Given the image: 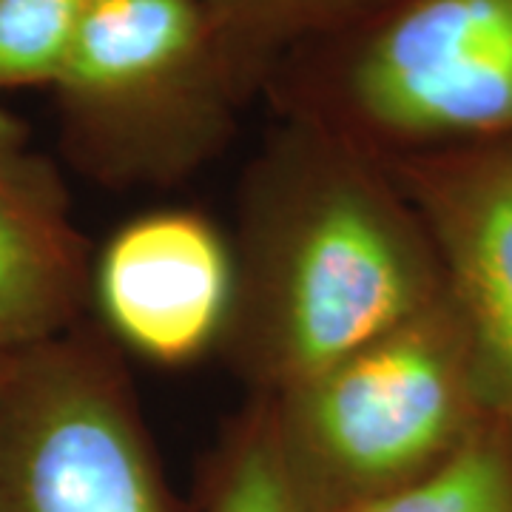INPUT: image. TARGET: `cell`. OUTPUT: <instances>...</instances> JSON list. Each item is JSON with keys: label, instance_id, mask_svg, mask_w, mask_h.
I'll return each mask as SVG.
<instances>
[{"label": "cell", "instance_id": "6da1fadb", "mask_svg": "<svg viewBox=\"0 0 512 512\" xmlns=\"http://www.w3.org/2000/svg\"><path fill=\"white\" fill-rule=\"evenodd\" d=\"M220 350L271 399L444 296L439 256L379 151L319 114L271 134L239 188Z\"/></svg>", "mask_w": 512, "mask_h": 512}, {"label": "cell", "instance_id": "7a4b0ae2", "mask_svg": "<svg viewBox=\"0 0 512 512\" xmlns=\"http://www.w3.org/2000/svg\"><path fill=\"white\" fill-rule=\"evenodd\" d=\"M259 402L311 512H350L402 493L490 421L447 291L427 311Z\"/></svg>", "mask_w": 512, "mask_h": 512}, {"label": "cell", "instance_id": "3957f363", "mask_svg": "<svg viewBox=\"0 0 512 512\" xmlns=\"http://www.w3.org/2000/svg\"><path fill=\"white\" fill-rule=\"evenodd\" d=\"M254 83L194 0H92L52 89L89 174L160 188L228 146Z\"/></svg>", "mask_w": 512, "mask_h": 512}, {"label": "cell", "instance_id": "277c9868", "mask_svg": "<svg viewBox=\"0 0 512 512\" xmlns=\"http://www.w3.org/2000/svg\"><path fill=\"white\" fill-rule=\"evenodd\" d=\"M0 512H197L165 476L120 359L89 333L6 367Z\"/></svg>", "mask_w": 512, "mask_h": 512}, {"label": "cell", "instance_id": "5b68a950", "mask_svg": "<svg viewBox=\"0 0 512 512\" xmlns=\"http://www.w3.org/2000/svg\"><path fill=\"white\" fill-rule=\"evenodd\" d=\"M345 37L336 109L313 114L367 148L512 137V0H387Z\"/></svg>", "mask_w": 512, "mask_h": 512}, {"label": "cell", "instance_id": "8992f818", "mask_svg": "<svg viewBox=\"0 0 512 512\" xmlns=\"http://www.w3.org/2000/svg\"><path fill=\"white\" fill-rule=\"evenodd\" d=\"M384 160L436 248L487 413L512 444V137Z\"/></svg>", "mask_w": 512, "mask_h": 512}, {"label": "cell", "instance_id": "52a82bcc", "mask_svg": "<svg viewBox=\"0 0 512 512\" xmlns=\"http://www.w3.org/2000/svg\"><path fill=\"white\" fill-rule=\"evenodd\" d=\"M89 299L111 339L163 367L220 350L234 299L231 239L194 208L120 225L89 271Z\"/></svg>", "mask_w": 512, "mask_h": 512}, {"label": "cell", "instance_id": "ba28073f", "mask_svg": "<svg viewBox=\"0 0 512 512\" xmlns=\"http://www.w3.org/2000/svg\"><path fill=\"white\" fill-rule=\"evenodd\" d=\"M92 259L74 228L55 165L0 109V356L77 328Z\"/></svg>", "mask_w": 512, "mask_h": 512}, {"label": "cell", "instance_id": "9c48e42d", "mask_svg": "<svg viewBox=\"0 0 512 512\" xmlns=\"http://www.w3.org/2000/svg\"><path fill=\"white\" fill-rule=\"evenodd\" d=\"M259 80L276 57L336 40L373 18L387 0H194Z\"/></svg>", "mask_w": 512, "mask_h": 512}, {"label": "cell", "instance_id": "30bf717a", "mask_svg": "<svg viewBox=\"0 0 512 512\" xmlns=\"http://www.w3.org/2000/svg\"><path fill=\"white\" fill-rule=\"evenodd\" d=\"M197 512H311L279 458L268 410L259 399L228 424L205 458Z\"/></svg>", "mask_w": 512, "mask_h": 512}, {"label": "cell", "instance_id": "8fae6325", "mask_svg": "<svg viewBox=\"0 0 512 512\" xmlns=\"http://www.w3.org/2000/svg\"><path fill=\"white\" fill-rule=\"evenodd\" d=\"M350 512H512V444L493 419L436 473Z\"/></svg>", "mask_w": 512, "mask_h": 512}, {"label": "cell", "instance_id": "7c38bea8", "mask_svg": "<svg viewBox=\"0 0 512 512\" xmlns=\"http://www.w3.org/2000/svg\"><path fill=\"white\" fill-rule=\"evenodd\" d=\"M92 0H0V92L55 86Z\"/></svg>", "mask_w": 512, "mask_h": 512}, {"label": "cell", "instance_id": "4fadbf2b", "mask_svg": "<svg viewBox=\"0 0 512 512\" xmlns=\"http://www.w3.org/2000/svg\"><path fill=\"white\" fill-rule=\"evenodd\" d=\"M12 362V356H0V382H3V376H6V367Z\"/></svg>", "mask_w": 512, "mask_h": 512}]
</instances>
